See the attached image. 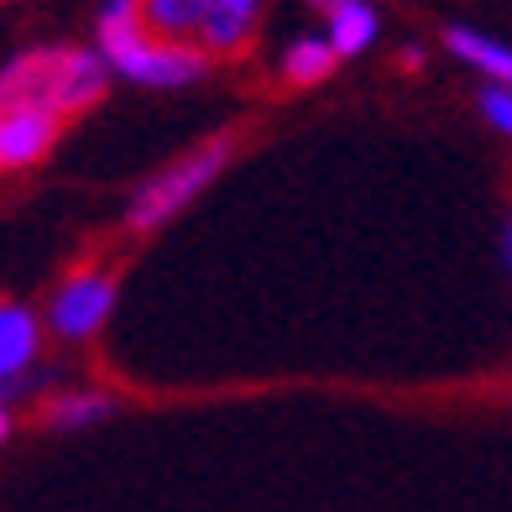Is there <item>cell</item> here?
Returning <instances> with one entry per match:
<instances>
[{
	"label": "cell",
	"mask_w": 512,
	"mask_h": 512,
	"mask_svg": "<svg viewBox=\"0 0 512 512\" xmlns=\"http://www.w3.org/2000/svg\"><path fill=\"white\" fill-rule=\"evenodd\" d=\"M256 16H262V0H215L204 32H199V48L204 53H236L241 42L251 37Z\"/></svg>",
	"instance_id": "obj_7"
},
{
	"label": "cell",
	"mask_w": 512,
	"mask_h": 512,
	"mask_svg": "<svg viewBox=\"0 0 512 512\" xmlns=\"http://www.w3.org/2000/svg\"><path fill=\"white\" fill-rule=\"evenodd\" d=\"M63 53L68 48H32L6 63V74H0V100L6 110L16 105H42L58 115V89H63Z\"/></svg>",
	"instance_id": "obj_4"
},
{
	"label": "cell",
	"mask_w": 512,
	"mask_h": 512,
	"mask_svg": "<svg viewBox=\"0 0 512 512\" xmlns=\"http://www.w3.org/2000/svg\"><path fill=\"white\" fill-rule=\"evenodd\" d=\"M110 309H115V277L110 272H79L58 288L48 319L63 340H89L110 319Z\"/></svg>",
	"instance_id": "obj_3"
},
{
	"label": "cell",
	"mask_w": 512,
	"mask_h": 512,
	"mask_svg": "<svg viewBox=\"0 0 512 512\" xmlns=\"http://www.w3.org/2000/svg\"><path fill=\"white\" fill-rule=\"evenodd\" d=\"M481 115H486L497 131L512 136V84H486V89H481Z\"/></svg>",
	"instance_id": "obj_13"
},
{
	"label": "cell",
	"mask_w": 512,
	"mask_h": 512,
	"mask_svg": "<svg viewBox=\"0 0 512 512\" xmlns=\"http://www.w3.org/2000/svg\"><path fill=\"white\" fill-rule=\"evenodd\" d=\"M32 361H37V319L21 304H6L0 309V377L16 382Z\"/></svg>",
	"instance_id": "obj_8"
},
{
	"label": "cell",
	"mask_w": 512,
	"mask_h": 512,
	"mask_svg": "<svg viewBox=\"0 0 512 512\" xmlns=\"http://www.w3.org/2000/svg\"><path fill=\"white\" fill-rule=\"evenodd\" d=\"M335 63H340V53H335L330 37H298L288 48V58H283V74L293 84H319V79H330Z\"/></svg>",
	"instance_id": "obj_11"
},
{
	"label": "cell",
	"mask_w": 512,
	"mask_h": 512,
	"mask_svg": "<svg viewBox=\"0 0 512 512\" xmlns=\"http://www.w3.org/2000/svg\"><path fill=\"white\" fill-rule=\"evenodd\" d=\"M58 136V115L42 105H16L0 115V162L6 168H32V162L53 147Z\"/></svg>",
	"instance_id": "obj_5"
},
{
	"label": "cell",
	"mask_w": 512,
	"mask_h": 512,
	"mask_svg": "<svg viewBox=\"0 0 512 512\" xmlns=\"http://www.w3.org/2000/svg\"><path fill=\"white\" fill-rule=\"evenodd\" d=\"M215 0H142V16L157 37H199Z\"/></svg>",
	"instance_id": "obj_10"
},
{
	"label": "cell",
	"mask_w": 512,
	"mask_h": 512,
	"mask_svg": "<svg viewBox=\"0 0 512 512\" xmlns=\"http://www.w3.org/2000/svg\"><path fill=\"white\" fill-rule=\"evenodd\" d=\"M230 152H236V136H209L204 147H194V152H183L178 162H168L157 178H147L142 189H136V199L126 209V225L131 230H157V225H168L173 215H183V209H189L209 183L225 173Z\"/></svg>",
	"instance_id": "obj_2"
},
{
	"label": "cell",
	"mask_w": 512,
	"mask_h": 512,
	"mask_svg": "<svg viewBox=\"0 0 512 512\" xmlns=\"http://www.w3.org/2000/svg\"><path fill=\"white\" fill-rule=\"evenodd\" d=\"M100 53L110 58L115 74L131 84L152 89H178L204 79V48H183V42H152V27L142 16V0H105L100 11Z\"/></svg>",
	"instance_id": "obj_1"
},
{
	"label": "cell",
	"mask_w": 512,
	"mask_h": 512,
	"mask_svg": "<svg viewBox=\"0 0 512 512\" xmlns=\"http://www.w3.org/2000/svg\"><path fill=\"white\" fill-rule=\"evenodd\" d=\"M319 16L330 21V42L340 58H361L377 42V11L366 0H314Z\"/></svg>",
	"instance_id": "obj_6"
},
{
	"label": "cell",
	"mask_w": 512,
	"mask_h": 512,
	"mask_svg": "<svg viewBox=\"0 0 512 512\" xmlns=\"http://www.w3.org/2000/svg\"><path fill=\"white\" fill-rule=\"evenodd\" d=\"M502 256H507V272H512V220H507V230H502Z\"/></svg>",
	"instance_id": "obj_14"
},
{
	"label": "cell",
	"mask_w": 512,
	"mask_h": 512,
	"mask_svg": "<svg viewBox=\"0 0 512 512\" xmlns=\"http://www.w3.org/2000/svg\"><path fill=\"white\" fill-rule=\"evenodd\" d=\"M42 418H48L53 429H89V424H100V418H110V398H100V392H68V398L42 408Z\"/></svg>",
	"instance_id": "obj_12"
},
{
	"label": "cell",
	"mask_w": 512,
	"mask_h": 512,
	"mask_svg": "<svg viewBox=\"0 0 512 512\" xmlns=\"http://www.w3.org/2000/svg\"><path fill=\"white\" fill-rule=\"evenodd\" d=\"M445 42H450L455 58H465L471 68H481L492 84H512V48H507V42L486 37V32H471V27H450Z\"/></svg>",
	"instance_id": "obj_9"
}]
</instances>
